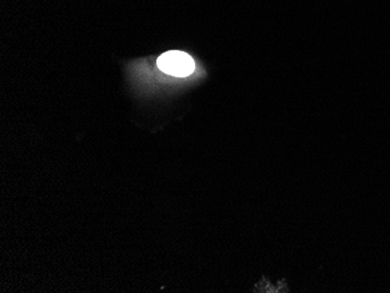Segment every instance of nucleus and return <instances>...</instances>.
I'll use <instances>...</instances> for the list:
<instances>
[{
	"mask_svg": "<svg viewBox=\"0 0 390 293\" xmlns=\"http://www.w3.org/2000/svg\"><path fill=\"white\" fill-rule=\"evenodd\" d=\"M157 66L165 74L185 78L191 75L195 69L194 60L187 53L179 50H171L160 55Z\"/></svg>",
	"mask_w": 390,
	"mask_h": 293,
	"instance_id": "f257e3e1",
	"label": "nucleus"
}]
</instances>
